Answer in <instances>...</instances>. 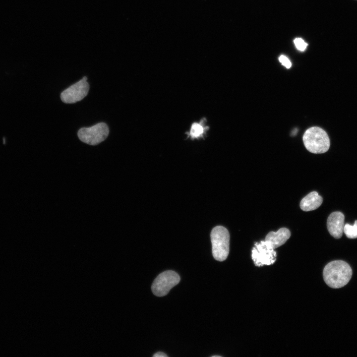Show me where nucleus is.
Here are the masks:
<instances>
[{"label": "nucleus", "mask_w": 357, "mask_h": 357, "mask_svg": "<svg viewBox=\"0 0 357 357\" xmlns=\"http://www.w3.org/2000/svg\"><path fill=\"white\" fill-rule=\"evenodd\" d=\"M344 215L340 211L332 213L328 217L327 227L330 234L336 238H340L343 235L345 225Z\"/></svg>", "instance_id": "8"}, {"label": "nucleus", "mask_w": 357, "mask_h": 357, "mask_svg": "<svg viewBox=\"0 0 357 357\" xmlns=\"http://www.w3.org/2000/svg\"><path fill=\"white\" fill-rule=\"evenodd\" d=\"M290 236V230L286 228H282L276 232H270L266 236L265 240L275 249L284 244Z\"/></svg>", "instance_id": "9"}, {"label": "nucleus", "mask_w": 357, "mask_h": 357, "mask_svg": "<svg viewBox=\"0 0 357 357\" xmlns=\"http://www.w3.org/2000/svg\"><path fill=\"white\" fill-rule=\"evenodd\" d=\"M204 126L201 123H194L190 130L189 135L192 138H197L204 133Z\"/></svg>", "instance_id": "12"}, {"label": "nucleus", "mask_w": 357, "mask_h": 357, "mask_svg": "<svg viewBox=\"0 0 357 357\" xmlns=\"http://www.w3.org/2000/svg\"><path fill=\"white\" fill-rule=\"evenodd\" d=\"M322 201V197L316 191H312L302 199L300 207L304 211L314 210L321 205Z\"/></svg>", "instance_id": "10"}, {"label": "nucleus", "mask_w": 357, "mask_h": 357, "mask_svg": "<svg viewBox=\"0 0 357 357\" xmlns=\"http://www.w3.org/2000/svg\"><path fill=\"white\" fill-rule=\"evenodd\" d=\"M343 232L348 238H357V220L355 221L354 225L346 224L344 227Z\"/></svg>", "instance_id": "11"}, {"label": "nucleus", "mask_w": 357, "mask_h": 357, "mask_svg": "<svg viewBox=\"0 0 357 357\" xmlns=\"http://www.w3.org/2000/svg\"><path fill=\"white\" fill-rule=\"evenodd\" d=\"M302 139L306 149L311 153H324L329 149V136L326 132L319 127L314 126L307 129Z\"/></svg>", "instance_id": "2"}, {"label": "nucleus", "mask_w": 357, "mask_h": 357, "mask_svg": "<svg viewBox=\"0 0 357 357\" xmlns=\"http://www.w3.org/2000/svg\"><path fill=\"white\" fill-rule=\"evenodd\" d=\"M294 42L297 49L301 52L305 51L308 45L302 39L300 38H296Z\"/></svg>", "instance_id": "13"}, {"label": "nucleus", "mask_w": 357, "mask_h": 357, "mask_svg": "<svg viewBox=\"0 0 357 357\" xmlns=\"http://www.w3.org/2000/svg\"><path fill=\"white\" fill-rule=\"evenodd\" d=\"M153 357H167L168 356L164 353L159 352L154 354L153 356Z\"/></svg>", "instance_id": "15"}, {"label": "nucleus", "mask_w": 357, "mask_h": 357, "mask_svg": "<svg viewBox=\"0 0 357 357\" xmlns=\"http://www.w3.org/2000/svg\"><path fill=\"white\" fill-rule=\"evenodd\" d=\"M210 237L213 257L219 261H224L230 250V234L228 230L222 226H216L211 231Z\"/></svg>", "instance_id": "3"}, {"label": "nucleus", "mask_w": 357, "mask_h": 357, "mask_svg": "<svg viewBox=\"0 0 357 357\" xmlns=\"http://www.w3.org/2000/svg\"><path fill=\"white\" fill-rule=\"evenodd\" d=\"M179 275L172 270L165 271L160 274L154 280L151 290L154 295L163 297L168 294L170 290L179 283Z\"/></svg>", "instance_id": "6"}, {"label": "nucleus", "mask_w": 357, "mask_h": 357, "mask_svg": "<svg viewBox=\"0 0 357 357\" xmlns=\"http://www.w3.org/2000/svg\"><path fill=\"white\" fill-rule=\"evenodd\" d=\"M109 133L107 124L100 122L89 127H82L78 132L79 139L84 143L91 145H96L104 141Z\"/></svg>", "instance_id": "4"}, {"label": "nucleus", "mask_w": 357, "mask_h": 357, "mask_svg": "<svg viewBox=\"0 0 357 357\" xmlns=\"http://www.w3.org/2000/svg\"><path fill=\"white\" fill-rule=\"evenodd\" d=\"M276 257V252L267 241L255 243L251 251V258L256 266L272 265L275 263Z\"/></svg>", "instance_id": "5"}, {"label": "nucleus", "mask_w": 357, "mask_h": 357, "mask_svg": "<svg viewBox=\"0 0 357 357\" xmlns=\"http://www.w3.org/2000/svg\"><path fill=\"white\" fill-rule=\"evenodd\" d=\"M352 275L349 265L342 260L328 263L324 268L323 276L326 284L331 288H340L348 284Z\"/></svg>", "instance_id": "1"}, {"label": "nucleus", "mask_w": 357, "mask_h": 357, "mask_svg": "<svg viewBox=\"0 0 357 357\" xmlns=\"http://www.w3.org/2000/svg\"><path fill=\"white\" fill-rule=\"evenodd\" d=\"M220 357V356H218V355H216V356H212V357Z\"/></svg>", "instance_id": "16"}, {"label": "nucleus", "mask_w": 357, "mask_h": 357, "mask_svg": "<svg viewBox=\"0 0 357 357\" xmlns=\"http://www.w3.org/2000/svg\"><path fill=\"white\" fill-rule=\"evenodd\" d=\"M86 76L72 85L60 94L61 101L66 104H73L83 99L88 94L89 84Z\"/></svg>", "instance_id": "7"}, {"label": "nucleus", "mask_w": 357, "mask_h": 357, "mask_svg": "<svg viewBox=\"0 0 357 357\" xmlns=\"http://www.w3.org/2000/svg\"><path fill=\"white\" fill-rule=\"evenodd\" d=\"M279 61L281 64L287 68H289L292 66V63L289 59L284 55H281L279 58Z\"/></svg>", "instance_id": "14"}]
</instances>
